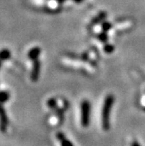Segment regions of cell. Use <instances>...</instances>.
Here are the masks:
<instances>
[{
	"label": "cell",
	"instance_id": "obj_1",
	"mask_svg": "<svg viewBox=\"0 0 145 146\" xmlns=\"http://www.w3.org/2000/svg\"><path fill=\"white\" fill-rule=\"evenodd\" d=\"M114 102H115V97L112 95H109L105 98L102 110H101V126L104 130L109 129L110 112H111V109L114 104Z\"/></svg>",
	"mask_w": 145,
	"mask_h": 146
},
{
	"label": "cell",
	"instance_id": "obj_2",
	"mask_svg": "<svg viewBox=\"0 0 145 146\" xmlns=\"http://www.w3.org/2000/svg\"><path fill=\"white\" fill-rule=\"evenodd\" d=\"M90 110H91L90 102L87 100H84L81 102V125L85 128L88 127L90 123Z\"/></svg>",
	"mask_w": 145,
	"mask_h": 146
},
{
	"label": "cell",
	"instance_id": "obj_3",
	"mask_svg": "<svg viewBox=\"0 0 145 146\" xmlns=\"http://www.w3.org/2000/svg\"><path fill=\"white\" fill-rule=\"evenodd\" d=\"M8 126V119L5 113V110L2 106V103H0V129L1 131H5Z\"/></svg>",
	"mask_w": 145,
	"mask_h": 146
},
{
	"label": "cell",
	"instance_id": "obj_4",
	"mask_svg": "<svg viewBox=\"0 0 145 146\" xmlns=\"http://www.w3.org/2000/svg\"><path fill=\"white\" fill-rule=\"evenodd\" d=\"M39 71H40V63H39L38 60H36L34 61L32 70V74H31V79H32V82H37L38 80Z\"/></svg>",
	"mask_w": 145,
	"mask_h": 146
},
{
	"label": "cell",
	"instance_id": "obj_5",
	"mask_svg": "<svg viewBox=\"0 0 145 146\" xmlns=\"http://www.w3.org/2000/svg\"><path fill=\"white\" fill-rule=\"evenodd\" d=\"M56 137L60 141L61 146H73V144L65 137V135L62 133V132H58L56 134Z\"/></svg>",
	"mask_w": 145,
	"mask_h": 146
},
{
	"label": "cell",
	"instance_id": "obj_6",
	"mask_svg": "<svg viewBox=\"0 0 145 146\" xmlns=\"http://www.w3.org/2000/svg\"><path fill=\"white\" fill-rule=\"evenodd\" d=\"M39 54H40V49L39 48H33L32 49L30 52H29V54H28V56L31 60H36L39 55Z\"/></svg>",
	"mask_w": 145,
	"mask_h": 146
},
{
	"label": "cell",
	"instance_id": "obj_7",
	"mask_svg": "<svg viewBox=\"0 0 145 146\" xmlns=\"http://www.w3.org/2000/svg\"><path fill=\"white\" fill-rule=\"evenodd\" d=\"M9 94L6 91H0V103H5L9 100Z\"/></svg>",
	"mask_w": 145,
	"mask_h": 146
},
{
	"label": "cell",
	"instance_id": "obj_8",
	"mask_svg": "<svg viewBox=\"0 0 145 146\" xmlns=\"http://www.w3.org/2000/svg\"><path fill=\"white\" fill-rule=\"evenodd\" d=\"M47 105L49 106V108H51V109H54V108L56 107V105H57L56 100L54 99V98L49 99V101L47 102Z\"/></svg>",
	"mask_w": 145,
	"mask_h": 146
},
{
	"label": "cell",
	"instance_id": "obj_9",
	"mask_svg": "<svg viewBox=\"0 0 145 146\" xmlns=\"http://www.w3.org/2000/svg\"><path fill=\"white\" fill-rule=\"evenodd\" d=\"M10 52L8 51H3L1 54H0V59H3V60H5L7 58H9L10 56Z\"/></svg>",
	"mask_w": 145,
	"mask_h": 146
},
{
	"label": "cell",
	"instance_id": "obj_10",
	"mask_svg": "<svg viewBox=\"0 0 145 146\" xmlns=\"http://www.w3.org/2000/svg\"><path fill=\"white\" fill-rule=\"evenodd\" d=\"M131 146H140V145H139V143H138L136 141H134V142L132 143V144H131Z\"/></svg>",
	"mask_w": 145,
	"mask_h": 146
}]
</instances>
